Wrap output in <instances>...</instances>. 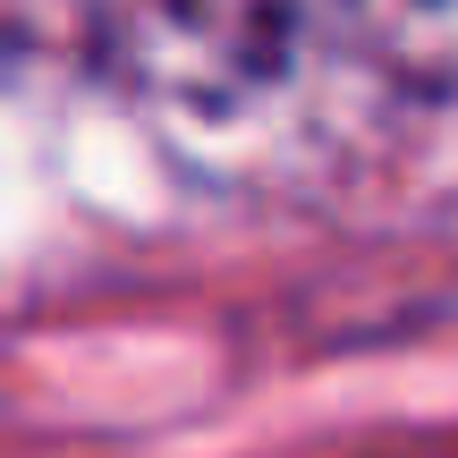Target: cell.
Here are the masks:
<instances>
[{
	"label": "cell",
	"instance_id": "6da1fadb",
	"mask_svg": "<svg viewBox=\"0 0 458 458\" xmlns=\"http://www.w3.org/2000/svg\"><path fill=\"white\" fill-rule=\"evenodd\" d=\"M357 458H458V433H399V442H374Z\"/></svg>",
	"mask_w": 458,
	"mask_h": 458
}]
</instances>
